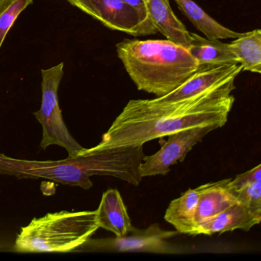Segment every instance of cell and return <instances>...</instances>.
I'll return each mask as SVG.
<instances>
[{"mask_svg": "<svg viewBox=\"0 0 261 261\" xmlns=\"http://www.w3.org/2000/svg\"><path fill=\"white\" fill-rule=\"evenodd\" d=\"M131 7H134L140 16V22H141L142 29L144 32L145 36L155 35L158 33L154 25L151 22L148 16L147 10L143 0H123Z\"/></svg>", "mask_w": 261, "mask_h": 261, "instance_id": "obj_21", "label": "cell"}, {"mask_svg": "<svg viewBox=\"0 0 261 261\" xmlns=\"http://www.w3.org/2000/svg\"><path fill=\"white\" fill-rule=\"evenodd\" d=\"M215 129L213 126H197L168 136L169 138L158 152L143 158L140 166L142 178L167 175L172 166L184 161L192 148Z\"/></svg>", "mask_w": 261, "mask_h": 261, "instance_id": "obj_7", "label": "cell"}, {"mask_svg": "<svg viewBox=\"0 0 261 261\" xmlns=\"http://www.w3.org/2000/svg\"><path fill=\"white\" fill-rule=\"evenodd\" d=\"M64 63L61 62L42 71V105L40 109L34 113L35 117L42 126L41 149H47L56 145L65 148L68 157L76 156L82 147L70 134L62 117L59 103V91L64 76Z\"/></svg>", "mask_w": 261, "mask_h": 261, "instance_id": "obj_5", "label": "cell"}, {"mask_svg": "<svg viewBox=\"0 0 261 261\" xmlns=\"http://www.w3.org/2000/svg\"><path fill=\"white\" fill-rule=\"evenodd\" d=\"M261 216L255 215L247 207L236 202L197 227L195 236L198 234L212 235L240 230L249 231L253 226L260 223Z\"/></svg>", "mask_w": 261, "mask_h": 261, "instance_id": "obj_11", "label": "cell"}, {"mask_svg": "<svg viewBox=\"0 0 261 261\" xmlns=\"http://www.w3.org/2000/svg\"><path fill=\"white\" fill-rule=\"evenodd\" d=\"M230 192L238 203L245 206L255 215L261 216V181H253Z\"/></svg>", "mask_w": 261, "mask_h": 261, "instance_id": "obj_19", "label": "cell"}, {"mask_svg": "<svg viewBox=\"0 0 261 261\" xmlns=\"http://www.w3.org/2000/svg\"><path fill=\"white\" fill-rule=\"evenodd\" d=\"M67 1L71 5L77 7L79 10L86 13L88 16H91L96 20L100 22V16H99L95 7L93 5L91 0H67Z\"/></svg>", "mask_w": 261, "mask_h": 261, "instance_id": "obj_22", "label": "cell"}, {"mask_svg": "<svg viewBox=\"0 0 261 261\" xmlns=\"http://www.w3.org/2000/svg\"><path fill=\"white\" fill-rule=\"evenodd\" d=\"M180 11L190 20L194 27L210 40L237 39L244 33L226 28L211 17L193 0H174Z\"/></svg>", "mask_w": 261, "mask_h": 261, "instance_id": "obj_15", "label": "cell"}, {"mask_svg": "<svg viewBox=\"0 0 261 261\" xmlns=\"http://www.w3.org/2000/svg\"><path fill=\"white\" fill-rule=\"evenodd\" d=\"M99 228L97 210L48 213L22 227L14 249L24 253H66L86 244Z\"/></svg>", "mask_w": 261, "mask_h": 261, "instance_id": "obj_4", "label": "cell"}, {"mask_svg": "<svg viewBox=\"0 0 261 261\" xmlns=\"http://www.w3.org/2000/svg\"><path fill=\"white\" fill-rule=\"evenodd\" d=\"M212 183V181L194 189H189L179 198H175L169 203L164 218L178 233L195 236L197 225L195 215L200 195L210 187Z\"/></svg>", "mask_w": 261, "mask_h": 261, "instance_id": "obj_12", "label": "cell"}, {"mask_svg": "<svg viewBox=\"0 0 261 261\" xmlns=\"http://www.w3.org/2000/svg\"><path fill=\"white\" fill-rule=\"evenodd\" d=\"M230 180V178H225L214 181L210 187L200 195L195 215L197 227L201 223L238 202L233 194L227 188Z\"/></svg>", "mask_w": 261, "mask_h": 261, "instance_id": "obj_16", "label": "cell"}, {"mask_svg": "<svg viewBox=\"0 0 261 261\" xmlns=\"http://www.w3.org/2000/svg\"><path fill=\"white\" fill-rule=\"evenodd\" d=\"M97 214L99 227L112 232L117 238L126 236L134 227L117 189H108L103 194Z\"/></svg>", "mask_w": 261, "mask_h": 261, "instance_id": "obj_13", "label": "cell"}, {"mask_svg": "<svg viewBox=\"0 0 261 261\" xmlns=\"http://www.w3.org/2000/svg\"><path fill=\"white\" fill-rule=\"evenodd\" d=\"M177 230H166L159 224H153L146 229L133 227L122 238L115 237L107 239L89 240L94 249L112 252H146L161 254H180L186 253L188 248L169 242V238L178 234Z\"/></svg>", "mask_w": 261, "mask_h": 261, "instance_id": "obj_6", "label": "cell"}, {"mask_svg": "<svg viewBox=\"0 0 261 261\" xmlns=\"http://www.w3.org/2000/svg\"><path fill=\"white\" fill-rule=\"evenodd\" d=\"M148 16L158 33L167 40L187 48L192 42L191 33L171 8L169 0H143Z\"/></svg>", "mask_w": 261, "mask_h": 261, "instance_id": "obj_10", "label": "cell"}, {"mask_svg": "<svg viewBox=\"0 0 261 261\" xmlns=\"http://www.w3.org/2000/svg\"><path fill=\"white\" fill-rule=\"evenodd\" d=\"M237 77H230L209 89L182 100L160 102L155 99L130 100L103 134L97 149L143 146L197 126L226 124L234 103L232 91Z\"/></svg>", "mask_w": 261, "mask_h": 261, "instance_id": "obj_1", "label": "cell"}, {"mask_svg": "<svg viewBox=\"0 0 261 261\" xmlns=\"http://www.w3.org/2000/svg\"><path fill=\"white\" fill-rule=\"evenodd\" d=\"M191 37L192 42L186 49L200 67L239 64L229 43L210 40L193 33H191Z\"/></svg>", "mask_w": 261, "mask_h": 261, "instance_id": "obj_14", "label": "cell"}, {"mask_svg": "<svg viewBox=\"0 0 261 261\" xmlns=\"http://www.w3.org/2000/svg\"><path fill=\"white\" fill-rule=\"evenodd\" d=\"M261 181V165L253 167V169L236 175L234 178H230L227 184V188L230 191L238 190L253 181Z\"/></svg>", "mask_w": 261, "mask_h": 261, "instance_id": "obj_20", "label": "cell"}, {"mask_svg": "<svg viewBox=\"0 0 261 261\" xmlns=\"http://www.w3.org/2000/svg\"><path fill=\"white\" fill-rule=\"evenodd\" d=\"M144 156L143 146L84 148L76 156L57 161L22 160L0 153V175L44 178L84 189L92 187L93 175H108L138 186L143 178L140 166Z\"/></svg>", "mask_w": 261, "mask_h": 261, "instance_id": "obj_2", "label": "cell"}, {"mask_svg": "<svg viewBox=\"0 0 261 261\" xmlns=\"http://www.w3.org/2000/svg\"><path fill=\"white\" fill-rule=\"evenodd\" d=\"M116 50L137 89L156 97L178 88L200 67L186 48L167 39H125Z\"/></svg>", "mask_w": 261, "mask_h": 261, "instance_id": "obj_3", "label": "cell"}, {"mask_svg": "<svg viewBox=\"0 0 261 261\" xmlns=\"http://www.w3.org/2000/svg\"><path fill=\"white\" fill-rule=\"evenodd\" d=\"M33 0H0V48L19 15Z\"/></svg>", "mask_w": 261, "mask_h": 261, "instance_id": "obj_18", "label": "cell"}, {"mask_svg": "<svg viewBox=\"0 0 261 261\" xmlns=\"http://www.w3.org/2000/svg\"><path fill=\"white\" fill-rule=\"evenodd\" d=\"M230 49L238 58L243 71L261 73V30L243 33L232 41Z\"/></svg>", "mask_w": 261, "mask_h": 261, "instance_id": "obj_17", "label": "cell"}, {"mask_svg": "<svg viewBox=\"0 0 261 261\" xmlns=\"http://www.w3.org/2000/svg\"><path fill=\"white\" fill-rule=\"evenodd\" d=\"M242 71V66L240 64L201 66L195 74L178 88L163 97L155 99L160 102H175L185 100L197 95L227 79L238 77Z\"/></svg>", "mask_w": 261, "mask_h": 261, "instance_id": "obj_8", "label": "cell"}, {"mask_svg": "<svg viewBox=\"0 0 261 261\" xmlns=\"http://www.w3.org/2000/svg\"><path fill=\"white\" fill-rule=\"evenodd\" d=\"M91 2L105 27L134 37L145 36L138 12L123 0H91Z\"/></svg>", "mask_w": 261, "mask_h": 261, "instance_id": "obj_9", "label": "cell"}]
</instances>
